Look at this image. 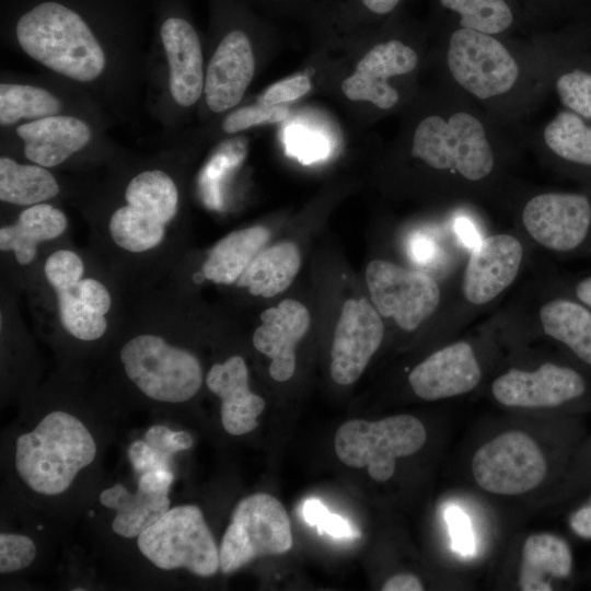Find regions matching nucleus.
Listing matches in <instances>:
<instances>
[{"label":"nucleus","mask_w":591,"mask_h":591,"mask_svg":"<svg viewBox=\"0 0 591 591\" xmlns=\"http://www.w3.org/2000/svg\"><path fill=\"white\" fill-rule=\"evenodd\" d=\"M288 114L289 111L283 105L267 106L257 103L229 114L222 128L228 134H234L263 123L281 121L287 118Z\"/></svg>","instance_id":"nucleus-36"},{"label":"nucleus","mask_w":591,"mask_h":591,"mask_svg":"<svg viewBox=\"0 0 591 591\" xmlns=\"http://www.w3.org/2000/svg\"><path fill=\"white\" fill-rule=\"evenodd\" d=\"M453 548L462 554L470 555L474 551L473 532L468 517L457 507H450L445 512Z\"/></svg>","instance_id":"nucleus-41"},{"label":"nucleus","mask_w":591,"mask_h":591,"mask_svg":"<svg viewBox=\"0 0 591 591\" xmlns=\"http://www.w3.org/2000/svg\"><path fill=\"white\" fill-rule=\"evenodd\" d=\"M59 193L55 176L38 164H20L13 159H0V199L15 206H33L54 198Z\"/></svg>","instance_id":"nucleus-30"},{"label":"nucleus","mask_w":591,"mask_h":591,"mask_svg":"<svg viewBox=\"0 0 591 591\" xmlns=\"http://www.w3.org/2000/svg\"><path fill=\"white\" fill-rule=\"evenodd\" d=\"M126 204L107 221V236L121 253L140 256L165 243L178 211V189L161 170H148L132 177L125 188Z\"/></svg>","instance_id":"nucleus-4"},{"label":"nucleus","mask_w":591,"mask_h":591,"mask_svg":"<svg viewBox=\"0 0 591 591\" xmlns=\"http://www.w3.org/2000/svg\"><path fill=\"white\" fill-rule=\"evenodd\" d=\"M417 65V53L403 42L390 39L379 43L344 80L341 91L352 101H367L381 109H390L397 104L399 95L389 79L409 73Z\"/></svg>","instance_id":"nucleus-16"},{"label":"nucleus","mask_w":591,"mask_h":591,"mask_svg":"<svg viewBox=\"0 0 591 591\" xmlns=\"http://www.w3.org/2000/svg\"><path fill=\"white\" fill-rule=\"evenodd\" d=\"M522 223L545 248L577 252L591 239V199L580 193H541L524 205Z\"/></svg>","instance_id":"nucleus-13"},{"label":"nucleus","mask_w":591,"mask_h":591,"mask_svg":"<svg viewBox=\"0 0 591 591\" xmlns=\"http://www.w3.org/2000/svg\"><path fill=\"white\" fill-rule=\"evenodd\" d=\"M522 260V244L513 235L483 239L473 247L463 274L464 298L475 305L493 301L514 281Z\"/></svg>","instance_id":"nucleus-18"},{"label":"nucleus","mask_w":591,"mask_h":591,"mask_svg":"<svg viewBox=\"0 0 591 591\" xmlns=\"http://www.w3.org/2000/svg\"><path fill=\"white\" fill-rule=\"evenodd\" d=\"M586 382L571 368L544 363L534 371L510 369L491 384L496 401L509 407H555L580 397Z\"/></svg>","instance_id":"nucleus-15"},{"label":"nucleus","mask_w":591,"mask_h":591,"mask_svg":"<svg viewBox=\"0 0 591 591\" xmlns=\"http://www.w3.org/2000/svg\"><path fill=\"white\" fill-rule=\"evenodd\" d=\"M412 157L429 167L478 182L495 169V153L483 121L468 111L422 118L415 128Z\"/></svg>","instance_id":"nucleus-5"},{"label":"nucleus","mask_w":591,"mask_h":591,"mask_svg":"<svg viewBox=\"0 0 591 591\" xmlns=\"http://www.w3.org/2000/svg\"><path fill=\"white\" fill-rule=\"evenodd\" d=\"M43 276L55 303L58 324L80 341H96L109 326L113 293L88 270L85 258L74 250L57 248L43 263Z\"/></svg>","instance_id":"nucleus-3"},{"label":"nucleus","mask_w":591,"mask_h":591,"mask_svg":"<svg viewBox=\"0 0 591 591\" xmlns=\"http://www.w3.org/2000/svg\"><path fill=\"white\" fill-rule=\"evenodd\" d=\"M292 546L288 513L274 496L257 493L233 509L219 547L220 570L232 573L254 559L287 553Z\"/></svg>","instance_id":"nucleus-9"},{"label":"nucleus","mask_w":591,"mask_h":591,"mask_svg":"<svg viewBox=\"0 0 591 591\" xmlns=\"http://www.w3.org/2000/svg\"><path fill=\"white\" fill-rule=\"evenodd\" d=\"M384 336L382 316L367 299L343 304L331 350V375L340 385L356 382L379 349Z\"/></svg>","instance_id":"nucleus-14"},{"label":"nucleus","mask_w":591,"mask_h":591,"mask_svg":"<svg viewBox=\"0 0 591 591\" xmlns=\"http://www.w3.org/2000/svg\"><path fill=\"white\" fill-rule=\"evenodd\" d=\"M556 92L563 105L591 119V73L576 69L561 74L556 81Z\"/></svg>","instance_id":"nucleus-34"},{"label":"nucleus","mask_w":591,"mask_h":591,"mask_svg":"<svg viewBox=\"0 0 591 591\" xmlns=\"http://www.w3.org/2000/svg\"><path fill=\"white\" fill-rule=\"evenodd\" d=\"M312 88L305 74L294 76L270 85L258 99V103L267 106L282 105L305 95Z\"/></svg>","instance_id":"nucleus-38"},{"label":"nucleus","mask_w":591,"mask_h":591,"mask_svg":"<svg viewBox=\"0 0 591 591\" xmlns=\"http://www.w3.org/2000/svg\"><path fill=\"white\" fill-rule=\"evenodd\" d=\"M571 566V552L563 538L549 533L530 535L523 544L520 588L549 591V578L568 577Z\"/></svg>","instance_id":"nucleus-27"},{"label":"nucleus","mask_w":591,"mask_h":591,"mask_svg":"<svg viewBox=\"0 0 591 591\" xmlns=\"http://www.w3.org/2000/svg\"><path fill=\"white\" fill-rule=\"evenodd\" d=\"M543 140L558 158L591 167V126L571 111L559 112L544 128Z\"/></svg>","instance_id":"nucleus-31"},{"label":"nucleus","mask_w":591,"mask_h":591,"mask_svg":"<svg viewBox=\"0 0 591 591\" xmlns=\"http://www.w3.org/2000/svg\"><path fill=\"white\" fill-rule=\"evenodd\" d=\"M143 439L151 447L169 456L188 450L194 443L192 434L187 431H175L162 425L150 427Z\"/></svg>","instance_id":"nucleus-40"},{"label":"nucleus","mask_w":591,"mask_h":591,"mask_svg":"<svg viewBox=\"0 0 591 591\" xmlns=\"http://www.w3.org/2000/svg\"><path fill=\"white\" fill-rule=\"evenodd\" d=\"M303 518L311 526H316L320 532H325L333 537H356L350 523L340 515L331 513L320 500L312 498L303 503Z\"/></svg>","instance_id":"nucleus-37"},{"label":"nucleus","mask_w":591,"mask_h":591,"mask_svg":"<svg viewBox=\"0 0 591 591\" xmlns=\"http://www.w3.org/2000/svg\"><path fill=\"white\" fill-rule=\"evenodd\" d=\"M22 49L49 69L80 82L97 78L105 66L101 45L83 19L57 2H43L16 24Z\"/></svg>","instance_id":"nucleus-2"},{"label":"nucleus","mask_w":591,"mask_h":591,"mask_svg":"<svg viewBox=\"0 0 591 591\" xmlns=\"http://www.w3.org/2000/svg\"><path fill=\"white\" fill-rule=\"evenodd\" d=\"M60 102L45 89L15 83L0 85V123L11 125L20 119L44 118L56 115Z\"/></svg>","instance_id":"nucleus-32"},{"label":"nucleus","mask_w":591,"mask_h":591,"mask_svg":"<svg viewBox=\"0 0 591 591\" xmlns=\"http://www.w3.org/2000/svg\"><path fill=\"white\" fill-rule=\"evenodd\" d=\"M95 455L96 443L86 426L67 412L53 410L16 439L14 463L31 490L56 496L70 487Z\"/></svg>","instance_id":"nucleus-1"},{"label":"nucleus","mask_w":591,"mask_h":591,"mask_svg":"<svg viewBox=\"0 0 591 591\" xmlns=\"http://www.w3.org/2000/svg\"><path fill=\"white\" fill-rule=\"evenodd\" d=\"M172 470L160 468L139 475L136 493L117 483L100 494V502L116 512L112 530L126 538L138 537L169 509Z\"/></svg>","instance_id":"nucleus-17"},{"label":"nucleus","mask_w":591,"mask_h":591,"mask_svg":"<svg viewBox=\"0 0 591 591\" xmlns=\"http://www.w3.org/2000/svg\"><path fill=\"white\" fill-rule=\"evenodd\" d=\"M577 300L591 308V276L580 279L575 286Z\"/></svg>","instance_id":"nucleus-45"},{"label":"nucleus","mask_w":591,"mask_h":591,"mask_svg":"<svg viewBox=\"0 0 591 591\" xmlns=\"http://www.w3.org/2000/svg\"><path fill=\"white\" fill-rule=\"evenodd\" d=\"M170 65V91L184 107L195 104L204 90L201 46L194 27L184 19L170 18L161 26Z\"/></svg>","instance_id":"nucleus-23"},{"label":"nucleus","mask_w":591,"mask_h":591,"mask_svg":"<svg viewBox=\"0 0 591 591\" xmlns=\"http://www.w3.org/2000/svg\"><path fill=\"white\" fill-rule=\"evenodd\" d=\"M441 4L460 16V25L491 35L507 31L513 13L505 0H440Z\"/></svg>","instance_id":"nucleus-33"},{"label":"nucleus","mask_w":591,"mask_h":591,"mask_svg":"<svg viewBox=\"0 0 591 591\" xmlns=\"http://www.w3.org/2000/svg\"><path fill=\"white\" fill-rule=\"evenodd\" d=\"M540 321L547 336L591 366V308L577 299L556 298L542 305Z\"/></svg>","instance_id":"nucleus-29"},{"label":"nucleus","mask_w":591,"mask_h":591,"mask_svg":"<svg viewBox=\"0 0 591 591\" xmlns=\"http://www.w3.org/2000/svg\"><path fill=\"white\" fill-rule=\"evenodd\" d=\"M206 384L221 399V422L228 433L242 436L258 426L257 417L266 403L250 390L248 369L243 357L231 356L215 363L207 373Z\"/></svg>","instance_id":"nucleus-22"},{"label":"nucleus","mask_w":591,"mask_h":591,"mask_svg":"<svg viewBox=\"0 0 591 591\" xmlns=\"http://www.w3.org/2000/svg\"><path fill=\"white\" fill-rule=\"evenodd\" d=\"M24 141V155L44 167H54L85 147L91 131L88 125L71 116H48L16 128Z\"/></svg>","instance_id":"nucleus-24"},{"label":"nucleus","mask_w":591,"mask_h":591,"mask_svg":"<svg viewBox=\"0 0 591 591\" xmlns=\"http://www.w3.org/2000/svg\"><path fill=\"white\" fill-rule=\"evenodd\" d=\"M67 227L68 219L57 207L46 202L28 206L14 222L0 228V251L26 267L35 262L38 246L61 236Z\"/></svg>","instance_id":"nucleus-25"},{"label":"nucleus","mask_w":591,"mask_h":591,"mask_svg":"<svg viewBox=\"0 0 591 591\" xmlns=\"http://www.w3.org/2000/svg\"><path fill=\"white\" fill-rule=\"evenodd\" d=\"M255 71V58L247 35L228 33L211 57L204 83L208 107L222 113L239 104Z\"/></svg>","instance_id":"nucleus-21"},{"label":"nucleus","mask_w":591,"mask_h":591,"mask_svg":"<svg viewBox=\"0 0 591 591\" xmlns=\"http://www.w3.org/2000/svg\"><path fill=\"white\" fill-rule=\"evenodd\" d=\"M37 548L34 541L18 533L0 534V572L10 573L22 570L35 559Z\"/></svg>","instance_id":"nucleus-35"},{"label":"nucleus","mask_w":591,"mask_h":591,"mask_svg":"<svg viewBox=\"0 0 591 591\" xmlns=\"http://www.w3.org/2000/svg\"><path fill=\"white\" fill-rule=\"evenodd\" d=\"M569 525L578 536L591 538V498L588 505L571 514Z\"/></svg>","instance_id":"nucleus-43"},{"label":"nucleus","mask_w":591,"mask_h":591,"mask_svg":"<svg viewBox=\"0 0 591 591\" xmlns=\"http://www.w3.org/2000/svg\"><path fill=\"white\" fill-rule=\"evenodd\" d=\"M140 553L163 570L184 568L199 577L220 569L219 548L199 507L170 508L137 537Z\"/></svg>","instance_id":"nucleus-8"},{"label":"nucleus","mask_w":591,"mask_h":591,"mask_svg":"<svg viewBox=\"0 0 591 591\" xmlns=\"http://www.w3.org/2000/svg\"><path fill=\"white\" fill-rule=\"evenodd\" d=\"M301 266V255L293 242H280L263 248L235 282L252 296L271 298L285 291Z\"/></svg>","instance_id":"nucleus-28"},{"label":"nucleus","mask_w":591,"mask_h":591,"mask_svg":"<svg viewBox=\"0 0 591 591\" xmlns=\"http://www.w3.org/2000/svg\"><path fill=\"white\" fill-rule=\"evenodd\" d=\"M383 591H421L424 586L418 577L412 573H398L389 578L382 586Z\"/></svg>","instance_id":"nucleus-42"},{"label":"nucleus","mask_w":591,"mask_h":591,"mask_svg":"<svg viewBox=\"0 0 591 591\" xmlns=\"http://www.w3.org/2000/svg\"><path fill=\"white\" fill-rule=\"evenodd\" d=\"M410 255L418 263H427L433 255V245L424 237H415L410 243Z\"/></svg>","instance_id":"nucleus-44"},{"label":"nucleus","mask_w":591,"mask_h":591,"mask_svg":"<svg viewBox=\"0 0 591 591\" xmlns=\"http://www.w3.org/2000/svg\"><path fill=\"white\" fill-rule=\"evenodd\" d=\"M426 439L422 422L403 414L375 421L348 420L337 429L334 448L345 465L366 466L371 478L386 482L395 472L396 459L416 453Z\"/></svg>","instance_id":"nucleus-7"},{"label":"nucleus","mask_w":591,"mask_h":591,"mask_svg":"<svg viewBox=\"0 0 591 591\" xmlns=\"http://www.w3.org/2000/svg\"><path fill=\"white\" fill-rule=\"evenodd\" d=\"M482 371L472 346L466 341L448 345L422 360L408 375L415 394L437 401L471 392Z\"/></svg>","instance_id":"nucleus-19"},{"label":"nucleus","mask_w":591,"mask_h":591,"mask_svg":"<svg viewBox=\"0 0 591 591\" xmlns=\"http://www.w3.org/2000/svg\"><path fill=\"white\" fill-rule=\"evenodd\" d=\"M262 324L252 341L257 351L269 357L270 376L278 382L288 381L296 370V347L310 327V313L304 304L286 299L260 314Z\"/></svg>","instance_id":"nucleus-20"},{"label":"nucleus","mask_w":591,"mask_h":591,"mask_svg":"<svg viewBox=\"0 0 591 591\" xmlns=\"http://www.w3.org/2000/svg\"><path fill=\"white\" fill-rule=\"evenodd\" d=\"M373 306L392 317L404 331H414L429 318L440 303V289L428 274L374 259L366 269Z\"/></svg>","instance_id":"nucleus-12"},{"label":"nucleus","mask_w":591,"mask_h":591,"mask_svg":"<svg viewBox=\"0 0 591 591\" xmlns=\"http://www.w3.org/2000/svg\"><path fill=\"white\" fill-rule=\"evenodd\" d=\"M447 63L453 80L482 101L510 92L520 76L517 59L495 35L463 27L449 39Z\"/></svg>","instance_id":"nucleus-10"},{"label":"nucleus","mask_w":591,"mask_h":591,"mask_svg":"<svg viewBox=\"0 0 591 591\" xmlns=\"http://www.w3.org/2000/svg\"><path fill=\"white\" fill-rule=\"evenodd\" d=\"M269 239L262 225L232 231L220 239L201 264L202 277L216 285L235 283Z\"/></svg>","instance_id":"nucleus-26"},{"label":"nucleus","mask_w":591,"mask_h":591,"mask_svg":"<svg viewBox=\"0 0 591 591\" xmlns=\"http://www.w3.org/2000/svg\"><path fill=\"white\" fill-rule=\"evenodd\" d=\"M119 360L126 378L144 396L157 402H187L202 384L198 358L155 331L130 336L119 350Z\"/></svg>","instance_id":"nucleus-6"},{"label":"nucleus","mask_w":591,"mask_h":591,"mask_svg":"<svg viewBox=\"0 0 591 591\" xmlns=\"http://www.w3.org/2000/svg\"><path fill=\"white\" fill-rule=\"evenodd\" d=\"M457 231L467 245L472 244L474 247L477 244L476 233L473 231V228L471 227L468 221L464 219L461 220L457 224Z\"/></svg>","instance_id":"nucleus-47"},{"label":"nucleus","mask_w":591,"mask_h":591,"mask_svg":"<svg viewBox=\"0 0 591 591\" xmlns=\"http://www.w3.org/2000/svg\"><path fill=\"white\" fill-rule=\"evenodd\" d=\"M127 454L134 471L138 475L160 468L172 470V456L158 451L144 439L131 442Z\"/></svg>","instance_id":"nucleus-39"},{"label":"nucleus","mask_w":591,"mask_h":591,"mask_svg":"<svg viewBox=\"0 0 591 591\" xmlns=\"http://www.w3.org/2000/svg\"><path fill=\"white\" fill-rule=\"evenodd\" d=\"M364 7L373 13L386 14L391 12L399 0H361Z\"/></svg>","instance_id":"nucleus-46"},{"label":"nucleus","mask_w":591,"mask_h":591,"mask_svg":"<svg viewBox=\"0 0 591 591\" xmlns=\"http://www.w3.org/2000/svg\"><path fill=\"white\" fill-rule=\"evenodd\" d=\"M546 460L537 443L519 430L506 431L483 444L472 459L474 479L484 490L514 496L536 488L545 478Z\"/></svg>","instance_id":"nucleus-11"}]
</instances>
